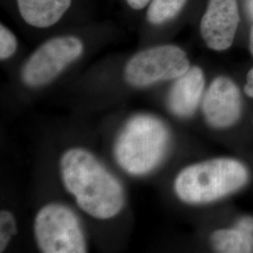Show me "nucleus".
Wrapping results in <instances>:
<instances>
[{
  "label": "nucleus",
  "mask_w": 253,
  "mask_h": 253,
  "mask_svg": "<svg viewBox=\"0 0 253 253\" xmlns=\"http://www.w3.org/2000/svg\"><path fill=\"white\" fill-rule=\"evenodd\" d=\"M190 68L186 53L177 46L159 45L133 55L124 69L125 81L133 87H147L178 78Z\"/></svg>",
  "instance_id": "5"
},
{
  "label": "nucleus",
  "mask_w": 253,
  "mask_h": 253,
  "mask_svg": "<svg viewBox=\"0 0 253 253\" xmlns=\"http://www.w3.org/2000/svg\"><path fill=\"white\" fill-rule=\"evenodd\" d=\"M169 141V130L162 120L149 115L135 116L118 134L116 160L127 173L144 175L163 161Z\"/></svg>",
  "instance_id": "2"
},
{
  "label": "nucleus",
  "mask_w": 253,
  "mask_h": 253,
  "mask_svg": "<svg viewBox=\"0 0 253 253\" xmlns=\"http://www.w3.org/2000/svg\"><path fill=\"white\" fill-rule=\"evenodd\" d=\"M241 95L231 79L219 76L211 83L203 100V112L208 124L216 128L232 126L241 114Z\"/></svg>",
  "instance_id": "8"
},
{
  "label": "nucleus",
  "mask_w": 253,
  "mask_h": 253,
  "mask_svg": "<svg viewBox=\"0 0 253 253\" xmlns=\"http://www.w3.org/2000/svg\"><path fill=\"white\" fill-rule=\"evenodd\" d=\"M248 178V170L242 163L233 159H216L183 169L174 182V190L182 202L203 205L241 189Z\"/></svg>",
  "instance_id": "3"
},
{
  "label": "nucleus",
  "mask_w": 253,
  "mask_h": 253,
  "mask_svg": "<svg viewBox=\"0 0 253 253\" xmlns=\"http://www.w3.org/2000/svg\"><path fill=\"white\" fill-rule=\"evenodd\" d=\"M251 8H252V11L253 13V0H252V5H251Z\"/></svg>",
  "instance_id": "19"
},
{
  "label": "nucleus",
  "mask_w": 253,
  "mask_h": 253,
  "mask_svg": "<svg viewBox=\"0 0 253 253\" xmlns=\"http://www.w3.org/2000/svg\"><path fill=\"white\" fill-rule=\"evenodd\" d=\"M19 12L27 25L46 28L55 25L73 0H16Z\"/></svg>",
  "instance_id": "10"
},
{
  "label": "nucleus",
  "mask_w": 253,
  "mask_h": 253,
  "mask_svg": "<svg viewBox=\"0 0 253 253\" xmlns=\"http://www.w3.org/2000/svg\"><path fill=\"white\" fill-rule=\"evenodd\" d=\"M18 47L17 39L9 28L0 26V59L7 60L15 54Z\"/></svg>",
  "instance_id": "14"
},
{
  "label": "nucleus",
  "mask_w": 253,
  "mask_h": 253,
  "mask_svg": "<svg viewBox=\"0 0 253 253\" xmlns=\"http://www.w3.org/2000/svg\"><path fill=\"white\" fill-rule=\"evenodd\" d=\"M187 0H151L146 18L152 25H162L174 18L184 8Z\"/></svg>",
  "instance_id": "12"
},
{
  "label": "nucleus",
  "mask_w": 253,
  "mask_h": 253,
  "mask_svg": "<svg viewBox=\"0 0 253 253\" xmlns=\"http://www.w3.org/2000/svg\"><path fill=\"white\" fill-rule=\"evenodd\" d=\"M83 52L84 44L77 37L50 39L26 60L21 70V79L29 87L46 85L76 61Z\"/></svg>",
  "instance_id": "6"
},
{
  "label": "nucleus",
  "mask_w": 253,
  "mask_h": 253,
  "mask_svg": "<svg viewBox=\"0 0 253 253\" xmlns=\"http://www.w3.org/2000/svg\"><path fill=\"white\" fill-rule=\"evenodd\" d=\"M205 88V75L199 67L190 69L175 79L167 103L170 111L179 118L191 116L199 105Z\"/></svg>",
  "instance_id": "9"
},
{
  "label": "nucleus",
  "mask_w": 253,
  "mask_h": 253,
  "mask_svg": "<svg viewBox=\"0 0 253 253\" xmlns=\"http://www.w3.org/2000/svg\"><path fill=\"white\" fill-rule=\"evenodd\" d=\"M245 231L253 233V218L252 217H244L238 221L237 226Z\"/></svg>",
  "instance_id": "16"
},
{
  "label": "nucleus",
  "mask_w": 253,
  "mask_h": 253,
  "mask_svg": "<svg viewBox=\"0 0 253 253\" xmlns=\"http://www.w3.org/2000/svg\"><path fill=\"white\" fill-rule=\"evenodd\" d=\"M17 235L15 217L8 210L0 212V253L5 252L11 239Z\"/></svg>",
  "instance_id": "13"
},
{
  "label": "nucleus",
  "mask_w": 253,
  "mask_h": 253,
  "mask_svg": "<svg viewBox=\"0 0 253 253\" xmlns=\"http://www.w3.org/2000/svg\"><path fill=\"white\" fill-rule=\"evenodd\" d=\"M239 24L237 0H209L200 24V32L208 48L224 51L235 40Z\"/></svg>",
  "instance_id": "7"
},
{
  "label": "nucleus",
  "mask_w": 253,
  "mask_h": 253,
  "mask_svg": "<svg viewBox=\"0 0 253 253\" xmlns=\"http://www.w3.org/2000/svg\"><path fill=\"white\" fill-rule=\"evenodd\" d=\"M151 0H126L128 6L133 9H142L150 3Z\"/></svg>",
  "instance_id": "17"
},
{
  "label": "nucleus",
  "mask_w": 253,
  "mask_h": 253,
  "mask_svg": "<svg viewBox=\"0 0 253 253\" xmlns=\"http://www.w3.org/2000/svg\"><path fill=\"white\" fill-rule=\"evenodd\" d=\"M60 174L66 190L91 217L109 219L124 208L122 185L89 151L67 150L60 160Z\"/></svg>",
  "instance_id": "1"
},
{
  "label": "nucleus",
  "mask_w": 253,
  "mask_h": 253,
  "mask_svg": "<svg viewBox=\"0 0 253 253\" xmlns=\"http://www.w3.org/2000/svg\"><path fill=\"white\" fill-rule=\"evenodd\" d=\"M211 242L218 253H247L253 252V233L236 227L218 230L211 236Z\"/></svg>",
  "instance_id": "11"
},
{
  "label": "nucleus",
  "mask_w": 253,
  "mask_h": 253,
  "mask_svg": "<svg viewBox=\"0 0 253 253\" xmlns=\"http://www.w3.org/2000/svg\"><path fill=\"white\" fill-rule=\"evenodd\" d=\"M34 236L42 253L87 252L80 220L72 209L60 204H48L39 210L34 220Z\"/></svg>",
  "instance_id": "4"
},
{
  "label": "nucleus",
  "mask_w": 253,
  "mask_h": 253,
  "mask_svg": "<svg viewBox=\"0 0 253 253\" xmlns=\"http://www.w3.org/2000/svg\"><path fill=\"white\" fill-rule=\"evenodd\" d=\"M250 50L253 55V26L252 27L251 33H250Z\"/></svg>",
  "instance_id": "18"
},
{
  "label": "nucleus",
  "mask_w": 253,
  "mask_h": 253,
  "mask_svg": "<svg viewBox=\"0 0 253 253\" xmlns=\"http://www.w3.org/2000/svg\"><path fill=\"white\" fill-rule=\"evenodd\" d=\"M245 93L253 99V68L248 73L247 84L245 85Z\"/></svg>",
  "instance_id": "15"
}]
</instances>
